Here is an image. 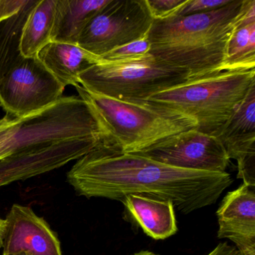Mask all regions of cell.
I'll list each match as a JSON object with an SVG mask.
<instances>
[{
    "mask_svg": "<svg viewBox=\"0 0 255 255\" xmlns=\"http://www.w3.org/2000/svg\"><path fill=\"white\" fill-rule=\"evenodd\" d=\"M67 179L79 195L121 201L129 195L169 200L183 214L215 204L234 180L227 172L175 168L101 142L77 160Z\"/></svg>",
    "mask_w": 255,
    "mask_h": 255,
    "instance_id": "obj_1",
    "label": "cell"
},
{
    "mask_svg": "<svg viewBox=\"0 0 255 255\" xmlns=\"http://www.w3.org/2000/svg\"><path fill=\"white\" fill-rule=\"evenodd\" d=\"M105 134L90 106L62 97L23 117L0 119V186L64 166L98 147Z\"/></svg>",
    "mask_w": 255,
    "mask_h": 255,
    "instance_id": "obj_2",
    "label": "cell"
},
{
    "mask_svg": "<svg viewBox=\"0 0 255 255\" xmlns=\"http://www.w3.org/2000/svg\"><path fill=\"white\" fill-rule=\"evenodd\" d=\"M246 0H233L219 9L185 17L154 20L149 54L185 70L189 81L223 72L228 44Z\"/></svg>",
    "mask_w": 255,
    "mask_h": 255,
    "instance_id": "obj_3",
    "label": "cell"
},
{
    "mask_svg": "<svg viewBox=\"0 0 255 255\" xmlns=\"http://www.w3.org/2000/svg\"><path fill=\"white\" fill-rule=\"evenodd\" d=\"M98 118L105 134L104 143L121 153H135L182 132L196 129L197 123L177 112L145 101L129 103L92 93L75 86Z\"/></svg>",
    "mask_w": 255,
    "mask_h": 255,
    "instance_id": "obj_4",
    "label": "cell"
},
{
    "mask_svg": "<svg viewBox=\"0 0 255 255\" xmlns=\"http://www.w3.org/2000/svg\"><path fill=\"white\" fill-rule=\"evenodd\" d=\"M255 83V68L227 71L152 95L145 102L193 119L196 129L217 136Z\"/></svg>",
    "mask_w": 255,
    "mask_h": 255,
    "instance_id": "obj_5",
    "label": "cell"
},
{
    "mask_svg": "<svg viewBox=\"0 0 255 255\" xmlns=\"http://www.w3.org/2000/svg\"><path fill=\"white\" fill-rule=\"evenodd\" d=\"M187 81V71L150 54L130 62L98 64L80 76V84L86 90L129 103L142 102Z\"/></svg>",
    "mask_w": 255,
    "mask_h": 255,
    "instance_id": "obj_6",
    "label": "cell"
},
{
    "mask_svg": "<svg viewBox=\"0 0 255 255\" xmlns=\"http://www.w3.org/2000/svg\"><path fill=\"white\" fill-rule=\"evenodd\" d=\"M153 21L146 0H110L86 25L77 45L102 57L148 33Z\"/></svg>",
    "mask_w": 255,
    "mask_h": 255,
    "instance_id": "obj_7",
    "label": "cell"
},
{
    "mask_svg": "<svg viewBox=\"0 0 255 255\" xmlns=\"http://www.w3.org/2000/svg\"><path fill=\"white\" fill-rule=\"evenodd\" d=\"M65 89L38 57H24L0 79V105L9 116L23 117L59 101Z\"/></svg>",
    "mask_w": 255,
    "mask_h": 255,
    "instance_id": "obj_8",
    "label": "cell"
},
{
    "mask_svg": "<svg viewBox=\"0 0 255 255\" xmlns=\"http://www.w3.org/2000/svg\"><path fill=\"white\" fill-rule=\"evenodd\" d=\"M132 154L175 168L208 172H226L231 160L217 137L196 129L180 132Z\"/></svg>",
    "mask_w": 255,
    "mask_h": 255,
    "instance_id": "obj_9",
    "label": "cell"
},
{
    "mask_svg": "<svg viewBox=\"0 0 255 255\" xmlns=\"http://www.w3.org/2000/svg\"><path fill=\"white\" fill-rule=\"evenodd\" d=\"M3 255H62L60 241L43 218L30 207L14 204L5 219Z\"/></svg>",
    "mask_w": 255,
    "mask_h": 255,
    "instance_id": "obj_10",
    "label": "cell"
},
{
    "mask_svg": "<svg viewBox=\"0 0 255 255\" xmlns=\"http://www.w3.org/2000/svg\"><path fill=\"white\" fill-rule=\"evenodd\" d=\"M216 137L237 160V178L255 186V83Z\"/></svg>",
    "mask_w": 255,
    "mask_h": 255,
    "instance_id": "obj_11",
    "label": "cell"
},
{
    "mask_svg": "<svg viewBox=\"0 0 255 255\" xmlns=\"http://www.w3.org/2000/svg\"><path fill=\"white\" fill-rule=\"evenodd\" d=\"M216 216L218 237L231 240L240 255H255V186L243 183L228 192Z\"/></svg>",
    "mask_w": 255,
    "mask_h": 255,
    "instance_id": "obj_12",
    "label": "cell"
},
{
    "mask_svg": "<svg viewBox=\"0 0 255 255\" xmlns=\"http://www.w3.org/2000/svg\"><path fill=\"white\" fill-rule=\"evenodd\" d=\"M120 202L125 207L124 219L152 239L165 240L178 231L174 206L169 200L129 195Z\"/></svg>",
    "mask_w": 255,
    "mask_h": 255,
    "instance_id": "obj_13",
    "label": "cell"
},
{
    "mask_svg": "<svg viewBox=\"0 0 255 255\" xmlns=\"http://www.w3.org/2000/svg\"><path fill=\"white\" fill-rule=\"evenodd\" d=\"M37 57L65 88L80 85V76L91 67L109 62L78 45L60 42L49 43Z\"/></svg>",
    "mask_w": 255,
    "mask_h": 255,
    "instance_id": "obj_14",
    "label": "cell"
},
{
    "mask_svg": "<svg viewBox=\"0 0 255 255\" xmlns=\"http://www.w3.org/2000/svg\"><path fill=\"white\" fill-rule=\"evenodd\" d=\"M110 0H56L51 42L77 45L83 29Z\"/></svg>",
    "mask_w": 255,
    "mask_h": 255,
    "instance_id": "obj_15",
    "label": "cell"
},
{
    "mask_svg": "<svg viewBox=\"0 0 255 255\" xmlns=\"http://www.w3.org/2000/svg\"><path fill=\"white\" fill-rule=\"evenodd\" d=\"M56 0H38L31 11L22 34L20 52L25 58L37 57L51 42Z\"/></svg>",
    "mask_w": 255,
    "mask_h": 255,
    "instance_id": "obj_16",
    "label": "cell"
},
{
    "mask_svg": "<svg viewBox=\"0 0 255 255\" xmlns=\"http://www.w3.org/2000/svg\"><path fill=\"white\" fill-rule=\"evenodd\" d=\"M38 0H26L14 15L0 22V79L23 59L20 52L26 20Z\"/></svg>",
    "mask_w": 255,
    "mask_h": 255,
    "instance_id": "obj_17",
    "label": "cell"
},
{
    "mask_svg": "<svg viewBox=\"0 0 255 255\" xmlns=\"http://www.w3.org/2000/svg\"><path fill=\"white\" fill-rule=\"evenodd\" d=\"M255 68V23L236 29L227 50L224 71Z\"/></svg>",
    "mask_w": 255,
    "mask_h": 255,
    "instance_id": "obj_18",
    "label": "cell"
},
{
    "mask_svg": "<svg viewBox=\"0 0 255 255\" xmlns=\"http://www.w3.org/2000/svg\"><path fill=\"white\" fill-rule=\"evenodd\" d=\"M148 34L149 32L135 41L113 49L101 58L110 62H126L142 59L150 51Z\"/></svg>",
    "mask_w": 255,
    "mask_h": 255,
    "instance_id": "obj_19",
    "label": "cell"
},
{
    "mask_svg": "<svg viewBox=\"0 0 255 255\" xmlns=\"http://www.w3.org/2000/svg\"><path fill=\"white\" fill-rule=\"evenodd\" d=\"M233 0H186V2L172 15L185 17L192 14H204L222 8Z\"/></svg>",
    "mask_w": 255,
    "mask_h": 255,
    "instance_id": "obj_20",
    "label": "cell"
},
{
    "mask_svg": "<svg viewBox=\"0 0 255 255\" xmlns=\"http://www.w3.org/2000/svg\"><path fill=\"white\" fill-rule=\"evenodd\" d=\"M186 0H146L153 20H162L172 15Z\"/></svg>",
    "mask_w": 255,
    "mask_h": 255,
    "instance_id": "obj_21",
    "label": "cell"
},
{
    "mask_svg": "<svg viewBox=\"0 0 255 255\" xmlns=\"http://www.w3.org/2000/svg\"><path fill=\"white\" fill-rule=\"evenodd\" d=\"M26 0H0V22L15 14Z\"/></svg>",
    "mask_w": 255,
    "mask_h": 255,
    "instance_id": "obj_22",
    "label": "cell"
},
{
    "mask_svg": "<svg viewBox=\"0 0 255 255\" xmlns=\"http://www.w3.org/2000/svg\"><path fill=\"white\" fill-rule=\"evenodd\" d=\"M207 255H240V254L235 246H230L228 243H223L218 245Z\"/></svg>",
    "mask_w": 255,
    "mask_h": 255,
    "instance_id": "obj_23",
    "label": "cell"
},
{
    "mask_svg": "<svg viewBox=\"0 0 255 255\" xmlns=\"http://www.w3.org/2000/svg\"><path fill=\"white\" fill-rule=\"evenodd\" d=\"M4 227H5V219L0 218V249L2 246V240H3Z\"/></svg>",
    "mask_w": 255,
    "mask_h": 255,
    "instance_id": "obj_24",
    "label": "cell"
},
{
    "mask_svg": "<svg viewBox=\"0 0 255 255\" xmlns=\"http://www.w3.org/2000/svg\"><path fill=\"white\" fill-rule=\"evenodd\" d=\"M132 255H159L153 253V252H149V251H141V252H138V253L133 254Z\"/></svg>",
    "mask_w": 255,
    "mask_h": 255,
    "instance_id": "obj_25",
    "label": "cell"
},
{
    "mask_svg": "<svg viewBox=\"0 0 255 255\" xmlns=\"http://www.w3.org/2000/svg\"><path fill=\"white\" fill-rule=\"evenodd\" d=\"M29 255L26 253H17V254H8V255Z\"/></svg>",
    "mask_w": 255,
    "mask_h": 255,
    "instance_id": "obj_26",
    "label": "cell"
}]
</instances>
